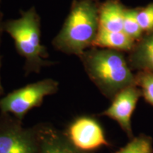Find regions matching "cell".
Wrapping results in <instances>:
<instances>
[{
  "label": "cell",
  "instance_id": "cell-1",
  "mask_svg": "<svg viewBox=\"0 0 153 153\" xmlns=\"http://www.w3.org/2000/svg\"><path fill=\"white\" fill-rule=\"evenodd\" d=\"M87 75L106 97L136 85V76L122 51L91 47L79 56Z\"/></svg>",
  "mask_w": 153,
  "mask_h": 153
},
{
  "label": "cell",
  "instance_id": "cell-2",
  "mask_svg": "<svg viewBox=\"0 0 153 153\" xmlns=\"http://www.w3.org/2000/svg\"><path fill=\"white\" fill-rule=\"evenodd\" d=\"M99 29V5L95 1L73 0L70 13L52 44L60 52L79 57L93 46Z\"/></svg>",
  "mask_w": 153,
  "mask_h": 153
},
{
  "label": "cell",
  "instance_id": "cell-3",
  "mask_svg": "<svg viewBox=\"0 0 153 153\" xmlns=\"http://www.w3.org/2000/svg\"><path fill=\"white\" fill-rule=\"evenodd\" d=\"M4 30L13 38L19 54L24 57L28 73L38 72L43 67L53 64L46 60L48 53L41 43V18L35 7L21 11L19 19L4 22Z\"/></svg>",
  "mask_w": 153,
  "mask_h": 153
},
{
  "label": "cell",
  "instance_id": "cell-4",
  "mask_svg": "<svg viewBox=\"0 0 153 153\" xmlns=\"http://www.w3.org/2000/svg\"><path fill=\"white\" fill-rule=\"evenodd\" d=\"M58 82L45 79L16 89L0 99V109L11 113L22 120L34 107L40 106L44 98L58 90Z\"/></svg>",
  "mask_w": 153,
  "mask_h": 153
},
{
  "label": "cell",
  "instance_id": "cell-5",
  "mask_svg": "<svg viewBox=\"0 0 153 153\" xmlns=\"http://www.w3.org/2000/svg\"><path fill=\"white\" fill-rule=\"evenodd\" d=\"M68 136L72 145L82 151L95 150L108 145L100 124L90 117L74 120L69 128Z\"/></svg>",
  "mask_w": 153,
  "mask_h": 153
},
{
  "label": "cell",
  "instance_id": "cell-6",
  "mask_svg": "<svg viewBox=\"0 0 153 153\" xmlns=\"http://www.w3.org/2000/svg\"><path fill=\"white\" fill-rule=\"evenodd\" d=\"M141 91L137 85H132L120 91L112 99V103L103 115L116 120L129 137L133 136L131 117Z\"/></svg>",
  "mask_w": 153,
  "mask_h": 153
},
{
  "label": "cell",
  "instance_id": "cell-7",
  "mask_svg": "<svg viewBox=\"0 0 153 153\" xmlns=\"http://www.w3.org/2000/svg\"><path fill=\"white\" fill-rule=\"evenodd\" d=\"M0 153H39V143L31 131L11 127L0 131Z\"/></svg>",
  "mask_w": 153,
  "mask_h": 153
},
{
  "label": "cell",
  "instance_id": "cell-8",
  "mask_svg": "<svg viewBox=\"0 0 153 153\" xmlns=\"http://www.w3.org/2000/svg\"><path fill=\"white\" fill-rule=\"evenodd\" d=\"M128 62L131 69L153 73V31L138 40L130 51Z\"/></svg>",
  "mask_w": 153,
  "mask_h": 153
},
{
  "label": "cell",
  "instance_id": "cell-9",
  "mask_svg": "<svg viewBox=\"0 0 153 153\" xmlns=\"http://www.w3.org/2000/svg\"><path fill=\"white\" fill-rule=\"evenodd\" d=\"M126 9L119 0H106L99 5V28L109 31H123Z\"/></svg>",
  "mask_w": 153,
  "mask_h": 153
},
{
  "label": "cell",
  "instance_id": "cell-10",
  "mask_svg": "<svg viewBox=\"0 0 153 153\" xmlns=\"http://www.w3.org/2000/svg\"><path fill=\"white\" fill-rule=\"evenodd\" d=\"M39 153H84L70 140L52 130H46L38 138Z\"/></svg>",
  "mask_w": 153,
  "mask_h": 153
},
{
  "label": "cell",
  "instance_id": "cell-11",
  "mask_svg": "<svg viewBox=\"0 0 153 153\" xmlns=\"http://www.w3.org/2000/svg\"><path fill=\"white\" fill-rule=\"evenodd\" d=\"M135 41L123 31H109L99 28L92 47L130 52L135 45Z\"/></svg>",
  "mask_w": 153,
  "mask_h": 153
},
{
  "label": "cell",
  "instance_id": "cell-12",
  "mask_svg": "<svg viewBox=\"0 0 153 153\" xmlns=\"http://www.w3.org/2000/svg\"><path fill=\"white\" fill-rule=\"evenodd\" d=\"M123 31L134 41L139 40L141 38L143 30L137 22V9H126Z\"/></svg>",
  "mask_w": 153,
  "mask_h": 153
},
{
  "label": "cell",
  "instance_id": "cell-13",
  "mask_svg": "<svg viewBox=\"0 0 153 153\" xmlns=\"http://www.w3.org/2000/svg\"><path fill=\"white\" fill-rule=\"evenodd\" d=\"M152 141L150 137L140 135L134 137L116 153H152Z\"/></svg>",
  "mask_w": 153,
  "mask_h": 153
},
{
  "label": "cell",
  "instance_id": "cell-14",
  "mask_svg": "<svg viewBox=\"0 0 153 153\" xmlns=\"http://www.w3.org/2000/svg\"><path fill=\"white\" fill-rule=\"evenodd\" d=\"M136 76V85L140 88L145 101L153 106V73L140 72Z\"/></svg>",
  "mask_w": 153,
  "mask_h": 153
},
{
  "label": "cell",
  "instance_id": "cell-15",
  "mask_svg": "<svg viewBox=\"0 0 153 153\" xmlns=\"http://www.w3.org/2000/svg\"><path fill=\"white\" fill-rule=\"evenodd\" d=\"M137 19L143 32L153 31V3L144 8L137 9Z\"/></svg>",
  "mask_w": 153,
  "mask_h": 153
},
{
  "label": "cell",
  "instance_id": "cell-16",
  "mask_svg": "<svg viewBox=\"0 0 153 153\" xmlns=\"http://www.w3.org/2000/svg\"><path fill=\"white\" fill-rule=\"evenodd\" d=\"M4 31V30L3 13L2 11L0 10V44H1V36H2V33Z\"/></svg>",
  "mask_w": 153,
  "mask_h": 153
},
{
  "label": "cell",
  "instance_id": "cell-17",
  "mask_svg": "<svg viewBox=\"0 0 153 153\" xmlns=\"http://www.w3.org/2000/svg\"><path fill=\"white\" fill-rule=\"evenodd\" d=\"M0 67H1V62H0ZM1 90H2V89H1V83H0V93L1 92Z\"/></svg>",
  "mask_w": 153,
  "mask_h": 153
},
{
  "label": "cell",
  "instance_id": "cell-18",
  "mask_svg": "<svg viewBox=\"0 0 153 153\" xmlns=\"http://www.w3.org/2000/svg\"><path fill=\"white\" fill-rule=\"evenodd\" d=\"M92 1H96V0H92Z\"/></svg>",
  "mask_w": 153,
  "mask_h": 153
},
{
  "label": "cell",
  "instance_id": "cell-19",
  "mask_svg": "<svg viewBox=\"0 0 153 153\" xmlns=\"http://www.w3.org/2000/svg\"><path fill=\"white\" fill-rule=\"evenodd\" d=\"M0 1H1V0H0Z\"/></svg>",
  "mask_w": 153,
  "mask_h": 153
}]
</instances>
